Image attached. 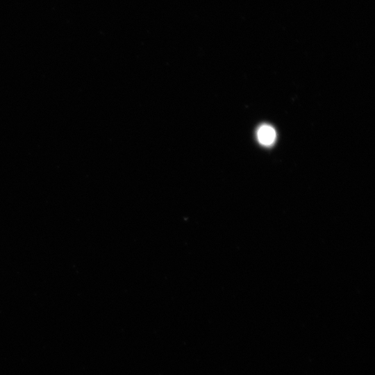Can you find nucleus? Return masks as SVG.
Masks as SVG:
<instances>
[{"mask_svg":"<svg viewBox=\"0 0 375 375\" xmlns=\"http://www.w3.org/2000/svg\"><path fill=\"white\" fill-rule=\"evenodd\" d=\"M276 136L274 128L269 125H261L257 131L258 142L264 146L272 145L276 140Z\"/></svg>","mask_w":375,"mask_h":375,"instance_id":"f257e3e1","label":"nucleus"}]
</instances>
